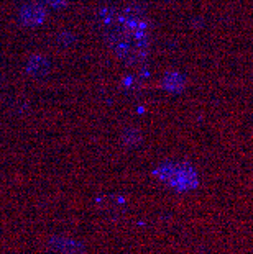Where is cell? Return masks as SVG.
I'll use <instances>...</instances> for the list:
<instances>
[{"label": "cell", "mask_w": 253, "mask_h": 254, "mask_svg": "<svg viewBox=\"0 0 253 254\" xmlns=\"http://www.w3.org/2000/svg\"><path fill=\"white\" fill-rule=\"evenodd\" d=\"M100 26L107 45L114 55L127 64H138L147 59L150 51V25L137 8H104Z\"/></svg>", "instance_id": "obj_1"}, {"label": "cell", "mask_w": 253, "mask_h": 254, "mask_svg": "<svg viewBox=\"0 0 253 254\" xmlns=\"http://www.w3.org/2000/svg\"><path fill=\"white\" fill-rule=\"evenodd\" d=\"M156 177L166 186L177 190H189L197 186V176L194 169L181 163H165L155 171Z\"/></svg>", "instance_id": "obj_2"}, {"label": "cell", "mask_w": 253, "mask_h": 254, "mask_svg": "<svg viewBox=\"0 0 253 254\" xmlns=\"http://www.w3.org/2000/svg\"><path fill=\"white\" fill-rule=\"evenodd\" d=\"M18 18L21 21V25L30 26V28L43 25V21L46 20V8H45V5L38 3V2H31V3L23 5V7L20 8Z\"/></svg>", "instance_id": "obj_3"}, {"label": "cell", "mask_w": 253, "mask_h": 254, "mask_svg": "<svg viewBox=\"0 0 253 254\" xmlns=\"http://www.w3.org/2000/svg\"><path fill=\"white\" fill-rule=\"evenodd\" d=\"M50 254H84V246L69 236H53L48 241Z\"/></svg>", "instance_id": "obj_4"}, {"label": "cell", "mask_w": 253, "mask_h": 254, "mask_svg": "<svg viewBox=\"0 0 253 254\" xmlns=\"http://www.w3.org/2000/svg\"><path fill=\"white\" fill-rule=\"evenodd\" d=\"M50 71V61L41 56V55H35L28 59V64H26V72L33 77H43Z\"/></svg>", "instance_id": "obj_5"}, {"label": "cell", "mask_w": 253, "mask_h": 254, "mask_svg": "<svg viewBox=\"0 0 253 254\" xmlns=\"http://www.w3.org/2000/svg\"><path fill=\"white\" fill-rule=\"evenodd\" d=\"M45 2L53 8H61L68 3V0H45Z\"/></svg>", "instance_id": "obj_6"}]
</instances>
